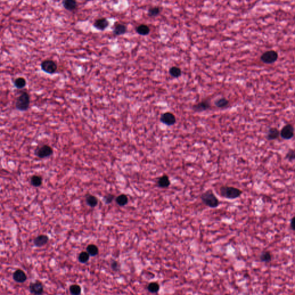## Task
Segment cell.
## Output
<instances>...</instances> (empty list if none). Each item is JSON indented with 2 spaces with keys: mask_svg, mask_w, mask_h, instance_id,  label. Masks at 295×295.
<instances>
[{
  "mask_svg": "<svg viewBox=\"0 0 295 295\" xmlns=\"http://www.w3.org/2000/svg\"><path fill=\"white\" fill-rule=\"evenodd\" d=\"M201 199L204 205L211 208H218L220 203L218 197L210 189L203 192L201 196Z\"/></svg>",
  "mask_w": 295,
  "mask_h": 295,
  "instance_id": "6da1fadb",
  "label": "cell"
},
{
  "mask_svg": "<svg viewBox=\"0 0 295 295\" xmlns=\"http://www.w3.org/2000/svg\"><path fill=\"white\" fill-rule=\"evenodd\" d=\"M242 192L239 188L232 186H222L220 188V195L227 199H236L242 195Z\"/></svg>",
  "mask_w": 295,
  "mask_h": 295,
  "instance_id": "7a4b0ae2",
  "label": "cell"
},
{
  "mask_svg": "<svg viewBox=\"0 0 295 295\" xmlns=\"http://www.w3.org/2000/svg\"><path fill=\"white\" fill-rule=\"evenodd\" d=\"M30 104V95L28 93L24 92L18 98L16 103V107L18 110L25 111L28 109Z\"/></svg>",
  "mask_w": 295,
  "mask_h": 295,
  "instance_id": "3957f363",
  "label": "cell"
},
{
  "mask_svg": "<svg viewBox=\"0 0 295 295\" xmlns=\"http://www.w3.org/2000/svg\"><path fill=\"white\" fill-rule=\"evenodd\" d=\"M278 58V52L274 50H269L263 53L261 56V61L266 64L275 62Z\"/></svg>",
  "mask_w": 295,
  "mask_h": 295,
  "instance_id": "277c9868",
  "label": "cell"
},
{
  "mask_svg": "<svg viewBox=\"0 0 295 295\" xmlns=\"http://www.w3.org/2000/svg\"><path fill=\"white\" fill-rule=\"evenodd\" d=\"M57 68V64L55 61L51 59H46L41 63V69L46 73L50 74L55 73Z\"/></svg>",
  "mask_w": 295,
  "mask_h": 295,
  "instance_id": "5b68a950",
  "label": "cell"
},
{
  "mask_svg": "<svg viewBox=\"0 0 295 295\" xmlns=\"http://www.w3.org/2000/svg\"><path fill=\"white\" fill-rule=\"evenodd\" d=\"M53 149L50 146L48 145H44L42 147L37 149L35 151V155L39 158L44 159L48 158L52 155Z\"/></svg>",
  "mask_w": 295,
  "mask_h": 295,
  "instance_id": "8992f818",
  "label": "cell"
},
{
  "mask_svg": "<svg viewBox=\"0 0 295 295\" xmlns=\"http://www.w3.org/2000/svg\"><path fill=\"white\" fill-rule=\"evenodd\" d=\"M280 136L284 140H290L294 136V128L291 124L284 126L280 132Z\"/></svg>",
  "mask_w": 295,
  "mask_h": 295,
  "instance_id": "52a82bcc",
  "label": "cell"
},
{
  "mask_svg": "<svg viewBox=\"0 0 295 295\" xmlns=\"http://www.w3.org/2000/svg\"><path fill=\"white\" fill-rule=\"evenodd\" d=\"M160 121L167 126H172L175 124L177 119L173 114L171 112L163 113L160 117Z\"/></svg>",
  "mask_w": 295,
  "mask_h": 295,
  "instance_id": "ba28073f",
  "label": "cell"
},
{
  "mask_svg": "<svg viewBox=\"0 0 295 295\" xmlns=\"http://www.w3.org/2000/svg\"><path fill=\"white\" fill-rule=\"evenodd\" d=\"M29 289L31 293L34 295H41L43 293L44 288L42 283L39 281H36L35 282L31 283Z\"/></svg>",
  "mask_w": 295,
  "mask_h": 295,
  "instance_id": "9c48e42d",
  "label": "cell"
},
{
  "mask_svg": "<svg viewBox=\"0 0 295 295\" xmlns=\"http://www.w3.org/2000/svg\"><path fill=\"white\" fill-rule=\"evenodd\" d=\"M210 107V103L209 100H204L192 106V110L197 112H201L208 110Z\"/></svg>",
  "mask_w": 295,
  "mask_h": 295,
  "instance_id": "30bf717a",
  "label": "cell"
},
{
  "mask_svg": "<svg viewBox=\"0 0 295 295\" xmlns=\"http://www.w3.org/2000/svg\"><path fill=\"white\" fill-rule=\"evenodd\" d=\"M13 280L18 283H22L27 280V275L22 270L18 269L16 270L13 274Z\"/></svg>",
  "mask_w": 295,
  "mask_h": 295,
  "instance_id": "8fae6325",
  "label": "cell"
},
{
  "mask_svg": "<svg viewBox=\"0 0 295 295\" xmlns=\"http://www.w3.org/2000/svg\"><path fill=\"white\" fill-rule=\"evenodd\" d=\"M109 26V22L106 18H100L96 20L93 23V26L98 30L103 31Z\"/></svg>",
  "mask_w": 295,
  "mask_h": 295,
  "instance_id": "7c38bea8",
  "label": "cell"
},
{
  "mask_svg": "<svg viewBox=\"0 0 295 295\" xmlns=\"http://www.w3.org/2000/svg\"><path fill=\"white\" fill-rule=\"evenodd\" d=\"M48 237L45 235H41L37 236L33 240L35 245L38 247H42L48 243Z\"/></svg>",
  "mask_w": 295,
  "mask_h": 295,
  "instance_id": "4fadbf2b",
  "label": "cell"
},
{
  "mask_svg": "<svg viewBox=\"0 0 295 295\" xmlns=\"http://www.w3.org/2000/svg\"><path fill=\"white\" fill-rule=\"evenodd\" d=\"M63 5L68 11H73L78 8V2L76 0H63Z\"/></svg>",
  "mask_w": 295,
  "mask_h": 295,
  "instance_id": "5bb4252c",
  "label": "cell"
},
{
  "mask_svg": "<svg viewBox=\"0 0 295 295\" xmlns=\"http://www.w3.org/2000/svg\"><path fill=\"white\" fill-rule=\"evenodd\" d=\"M158 184L160 188H167L171 184L170 178L167 175H164L160 178L158 182Z\"/></svg>",
  "mask_w": 295,
  "mask_h": 295,
  "instance_id": "9a60e30c",
  "label": "cell"
},
{
  "mask_svg": "<svg viewBox=\"0 0 295 295\" xmlns=\"http://www.w3.org/2000/svg\"><path fill=\"white\" fill-rule=\"evenodd\" d=\"M280 136V131L276 128H271L268 130L267 134V139L268 140H274L278 138Z\"/></svg>",
  "mask_w": 295,
  "mask_h": 295,
  "instance_id": "2e32d148",
  "label": "cell"
},
{
  "mask_svg": "<svg viewBox=\"0 0 295 295\" xmlns=\"http://www.w3.org/2000/svg\"><path fill=\"white\" fill-rule=\"evenodd\" d=\"M127 27L124 24H117L115 26L113 30V33L115 35H122L126 32Z\"/></svg>",
  "mask_w": 295,
  "mask_h": 295,
  "instance_id": "e0dca14e",
  "label": "cell"
},
{
  "mask_svg": "<svg viewBox=\"0 0 295 295\" xmlns=\"http://www.w3.org/2000/svg\"><path fill=\"white\" fill-rule=\"evenodd\" d=\"M259 259L262 262L269 263L272 260V255L269 251H262L259 256Z\"/></svg>",
  "mask_w": 295,
  "mask_h": 295,
  "instance_id": "ac0fdd59",
  "label": "cell"
},
{
  "mask_svg": "<svg viewBox=\"0 0 295 295\" xmlns=\"http://www.w3.org/2000/svg\"><path fill=\"white\" fill-rule=\"evenodd\" d=\"M136 32L140 35L145 36L150 33V28L145 24H140L137 27Z\"/></svg>",
  "mask_w": 295,
  "mask_h": 295,
  "instance_id": "d6986e66",
  "label": "cell"
},
{
  "mask_svg": "<svg viewBox=\"0 0 295 295\" xmlns=\"http://www.w3.org/2000/svg\"><path fill=\"white\" fill-rule=\"evenodd\" d=\"M214 105L219 108H224L225 107H228L229 105L228 100L224 98H221L218 99L216 100L214 102Z\"/></svg>",
  "mask_w": 295,
  "mask_h": 295,
  "instance_id": "ffe728a7",
  "label": "cell"
},
{
  "mask_svg": "<svg viewBox=\"0 0 295 295\" xmlns=\"http://www.w3.org/2000/svg\"><path fill=\"white\" fill-rule=\"evenodd\" d=\"M86 202L91 208H95L98 204V199L95 196L89 195L86 197Z\"/></svg>",
  "mask_w": 295,
  "mask_h": 295,
  "instance_id": "44dd1931",
  "label": "cell"
},
{
  "mask_svg": "<svg viewBox=\"0 0 295 295\" xmlns=\"http://www.w3.org/2000/svg\"><path fill=\"white\" fill-rule=\"evenodd\" d=\"M115 201L118 205L123 207L128 202V198L125 194H121L116 198Z\"/></svg>",
  "mask_w": 295,
  "mask_h": 295,
  "instance_id": "7402d4cb",
  "label": "cell"
},
{
  "mask_svg": "<svg viewBox=\"0 0 295 295\" xmlns=\"http://www.w3.org/2000/svg\"><path fill=\"white\" fill-rule=\"evenodd\" d=\"M87 252L91 256H96L99 253L98 247L95 244H89L87 247Z\"/></svg>",
  "mask_w": 295,
  "mask_h": 295,
  "instance_id": "603a6c76",
  "label": "cell"
},
{
  "mask_svg": "<svg viewBox=\"0 0 295 295\" xmlns=\"http://www.w3.org/2000/svg\"><path fill=\"white\" fill-rule=\"evenodd\" d=\"M169 73L173 78H178L182 75V70L178 67H172L170 68Z\"/></svg>",
  "mask_w": 295,
  "mask_h": 295,
  "instance_id": "cb8c5ba5",
  "label": "cell"
},
{
  "mask_svg": "<svg viewBox=\"0 0 295 295\" xmlns=\"http://www.w3.org/2000/svg\"><path fill=\"white\" fill-rule=\"evenodd\" d=\"M31 184L34 187H39L42 184V178L38 175H33L31 179Z\"/></svg>",
  "mask_w": 295,
  "mask_h": 295,
  "instance_id": "d4e9b609",
  "label": "cell"
},
{
  "mask_svg": "<svg viewBox=\"0 0 295 295\" xmlns=\"http://www.w3.org/2000/svg\"><path fill=\"white\" fill-rule=\"evenodd\" d=\"M26 79L23 78H17L15 81H14V84L15 86L18 89H22L26 87Z\"/></svg>",
  "mask_w": 295,
  "mask_h": 295,
  "instance_id": "484cf974",
  "label": "cell"
},
{
  "mask_svg": "<svg viewBox=\"0 0 295 295\" xmlns=\"http://www.w3.org/2000/svg\"><path fill=\"white\" fill-rule=\"evenodd\" d=\"M148 291L155 293H157L160 290V285L157 282H151L148 285Z\"/></svg>",
  "mask_w": 295,
  "mask_h": 295,
  "instance_id": "4316f807",
  "label": "cell"
},
{
  "mask_svg": "<svg viewBox=\"0 0 295 295\" xmlns=\"http://www.w3.org/2000/svg\"><path fill=\"white\" fill-rule=\"evenodd\" d=\"M89 254L87 252L82 251L78 255V261L79 262L85 263L88 262L89 259Z\"/></svg>",
  "mask_w": 295,
  "mask_h": 295,
  "instance_id": "83f0119b",
  "label": "cell"
},
{
  "mask_svg": "<svg viewBox=\"0 0 295 295\" xmlns=\"http://www.w3.org/2000/svg\"><path fill=\"white\" fill-rule=\"evenodd\" d=\"M69 291L72 295H80L81 292V288L78 285L73 284L70 286Z\"/></svg>",
  "mask_w": 295,
  "mask_h": 295,
  "instance_id": "f1b7e54d",
  "label": "cell"
},
{
  "mask_svg": "<svg viewBox=\"0 0 295 295\" xmlns=\"http://www.w3.org/2000/svg\"><path fill=\"white\" fill-rule=\"evenodd\" d=\"M161 12L160 8L158 7L151 8L148 11V15L151 17H156L160 14Z\"/></svg>",
  "mask_w": 295,
  "mask_h": 295,
  "instance_id": "f546056e",
  "label": "cell"
},
{
  "mask_svg": "<svg viewBox=\"0 0 295 295\" xmlns=\"http://www.w3.org/2000/svg\"><path fill=\"white\" fill-rule=\"evenodd\" d=\"M285 159H287L288 161L289 162H292L295 159V151L293 149H290L288 153H287Z\"/></svg>",
  "mask_w": 295,
  "mask_h": 295,
  "instance_id": "4dcf8cb0",
  "label": "cell"
},
{
  "mask_svg": "<svg viewBox=\"0 0 295 295\" xmlns=\"http://www.w3.org/2000/svg\"><path fill=\"white\" fill-rule=\"evenodd\" d=\"M115 196L112 194H107L106 196H104V201L107 204H108V203H111L112 202V201L114 199Z\"/></svg>",
  "mask_w": 295,
  "mask_h": 295,
  "instance_id": "1f68e13d",
  "label": "cell"
},
{
  "mask_svg": "<svg viewBox=\"0 0 295 295\" xmlns=\"http://www.w3.org/2000/svg\"><path fill=\"white\" fill-rule=\"evenodd\" d=\"M111 267L112 268V269L114 270V271H118L119 269V263L115 261H113L111 264Z\"/></svg>",
  "mask_w": 295,
  "mask_h": 295,
  "instance_id": "d6a6232c",
  "label": "cell"
},
{
  "mask_svg": "<svg viewBox=\"0 0 295 295\" xmlns=\"http://www.w3.org/2000/svg\"><path fill=\"white\" fill-rule=\"evenodd\" d=\"M295 217L293 216V218H292L291 220V224H290V227L292 229V231H295V226H294V224H295Z\"/></svg>",
  "mask_w": 295,
  "mask_h": 295,
  "instance_id": "836d02e7",
  "label": "cell"
}]
</instances>
